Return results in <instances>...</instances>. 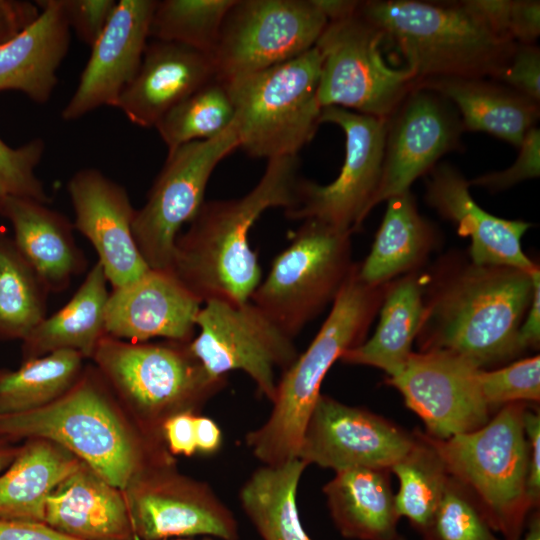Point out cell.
Masks as SVG:
<instances>
[{
	"label": "cell",
	"mask_w": 540,
	"mask_h": 540,
	"mask_svg": "<svg viewBox=\"0 0 540 540\" xmlns=\"http://www.w3.org/2000/svg\"><path fill=\"white\" fill-rule=\"evenodd\" d=\"M538 269L479 265L456 254L440 260L424 275L421 351L450 352L485 370L521 354L518 331Z\"/></svg>",
	"instance_id": "obj_1"
},
{
	"label": "cell",
	"mask_w": 540,
	"mask_h": 540,
	"mask_svg": "<svg viewBox=\"0 0 540 540\" xmlns=\"http://www.w3.org/2000/svg\"><path fill=\"white\" fill-rule=\"evenodd\" d=\"M299 160H268L259 182L244 196L205 201L177 236L170 270L203 303L248 302L260 284L261 268L249 243V232L270 208L286 210L297 203Z\"/></svg>",
	"instance_id": "obj_2"
},
{
	"label": "cell",
	"mask_w": 540,
	"mask_h": 540,
	"mask_svg": "<svg viewBox=\"0 0 540 540\" xmlns=\"http://www.w3.org/2000/svg\"><path fill=\"white\" fill-rule=\"evenodd\" d=\"M358 12L382 33L416 81L433 77L496 80L517 43L496 35L463 1H360Z\"/></svg>",
	"instance_id": "obj_3"
},
{
	"label": "cell",
	"mask_w": 540,
	"mask_h": 540,
	"mask_svg": "<svg viewBox=\"0 0 540 540\" xmlns=\"http://www.w3.org/2000/svg\"><path fill=\"white\" fill-rule=\"evenodd\" d=\"M355 265L331 310L307 347L282 374L267 420L245 442L264 465L298 458L308 419L319 399L324 377L349 349L360 345L381 307L389 283L365 284Z\"/></svg>",
	"instance_id": "obj_4"
},
{
	"label": "cell",
	"mask_w": 540,
	"mask_h": 540,
	"mask_svg": "<svg viewBox=\"0 0 540 540\" xmlns=\"http://www.w3.org/2000/svg\"><path fill=\"white\" fill-rule=\"evenodd\" d=\"M100 373V372H99ZM91 370L55 401L0 414V439H43L71 452L112 486L124 490L144 470V451L125 428Z\"/></svg>",
	"instance_id": "obj_5"
},
{
	"label": "cell",
	"mask_w": 540,
	"mask_h": 540,
	"mask_svg": "<svg viewBox=\"0 0 540 540\" xmlns=\"http://www.w3.org/2000/svg\"><path fill=\"white\" fill-rule=\"evenodd\" d=\"M525 403L501 407L482 427L447 439L426 435L448 474L472 495L493 531L518 540L532 510L527 494Z\"/></svg>",
	"instance_id": "obj_6"
},
{
	"label": "cell",
	"mask_w": 540,
	"mask_h": 540,
	"mask_svg": "<svg viewBox=\"0 0 540 540\" xmlns=\"http://www.w3.org/2000/svg\"><path fill=\"white\" fill-rule=\"evenodd\" d=\"M321 63L314 46L286 62L223 83L234 108L239 148L268 160L297 156L320 125Z\"/></svg>",
	"instance_id": "obj_7"
},
{
	"label": "cell",
	"mask_w": 540,
	"mask_h": 540,
	"mask_svg": "<svg viewBox=\"0 0 540 540\" xmlns=\"http://www.w3.org/2000/svg\"><path fill=\"white\" fill-rule=\"evenodd\" d=\"M189 343L131 342L104 336L92 358L107 384L161 433L170 416L200 408L226 384L210 375L191 353Z\"/></svg>",
	"instance_id": "obj_8"
},
{
	"label": "cell",
	"mask_w": 540,
	"mask_h": 540,
	"mask_svg": "<svg viewBox=\"0 0 540 540\" xmlns=\"http://www.w3.org/2000/svg\"><path fill=\"white\" fill-rule=\"evenodd\" d=\"M351 235L315 219L303 220L250 301L294 339L333 303L352 273Z\"/></svg>",
	"instance_id": "obj_9"
},
{
	"label": "cell",
	"mask_w": 540,
	"mask_h": 540,
	"mask_svg": "<svg viewBox=\"0 0 540 540\" xmlns=\"http://www.w3.org/2000/svg\"><path fill=\"white\" fill-rule=\"evenodd\" d=\"M315 47L322 60L317 90L322 108L387 120L415 86L412 71L388 64L382 33L358 10L328 21Z\"/></svg>",
	"instance_id": "obj_10"
},
{
	"label": "cell",
	"mask_w": 540,
	"mask_h": 540,
	"mask_svg": "<svg viewBox=\"0 0 540 540\" xmlns=\"http://www.w3.org/2000/svg\"><path fill=\"white\" fill-rule=\"evenodd\" d=\"M327 23L313 0H236L210 54L215 80L225 83L305 53Z\"/></svg>",
	"instance_id": "obj_11"
},
{
	"label": "cell",
	"mask_w": 540,
	"mask_h": 540,
	"mask_svg": "<svg viewBox=\"0 0 540 540\" xmlns=\"http://www.w3.org/2000/svg\"><path fill=\"white\" fill-rule=\"evenodd\" d=\"M239 148L233 123L218 136L168 151L146 202L136 209L132 232L151 269L170 270L174 243L202 207L206 186L217 165Z\"/></svg>",
	"instance_id": "obj_12"
},
{
	"label": "cell",
	"mask_w": 540,
	"mask_h": 540,
	"mask_svg": "<svg viewBox=\"0 0 540 540\" xmlns=\"http://www.w3.org/2000/svg\"><path fill=\"white\" fill-rule=\"evenodd\" d=\"M203 304L196 317L199 333L188 344L191 353L214 377H226L234 370L245 372L272 403L277 369L284 372L299 355L294 339L250 300Z\"/></svg>",
	"instance_id": "obj_13"
},
{
	"label": "cell",
	"mask_w": 540,
	"mask_h": 540,
	"mask_svg": "<svg viewBox=\"0 0 540 540\" xmlns=\"http://www.w3.org/2000/svg\"><path fill=\"white\" fill-rule=\"evenodd\" d=\"M339 126L345 134V158L336 179L321 185L300 179L297 203L286 210L295 220L315 219L353 234L374 208L384 158L387 120L340 107H324L321 123Z\"/></svg>",
	"instance_id": "obj_14"
},
{
	"label": "cell",
	"mask_w": 540,
	"mask_h": 540,
	"mask_svg": "<svg viewBox=\"0 0 540 540\" xmlns=\"http://www.w3.org/2000/svg\"><path fill=\"white\" fill-rule=\"evenodd\" d=\"M126 496L138 540L211 536L238 540V523L208 484L178 475L168 463L141 472Z\"/></svg>",
	"instance_id": "obj_15"
},
{
	"label": "cell",
	"mask_w": 540,
	"mask_h": 540,
	"mask_svg": "<svg viewBox=\"0 0 540 540\" xmlns=\"http://www.w3.org/2000/svg\"><path fill=\"white\" fill-rule=\"evenodd\" d=\"M479 368L446 351L413 352L402 370L386 382L424 422L427 435L447 439L485 425L491 409L484 401Z\"/></svg>",
	"instance_id": "obj_16"
},
{
	"label": "cell",
	"mask_w": 540,
	"mask_h": 540,
	"mask_svg": "<svg viewBox=\"0 0 540 540\" xmlns=\"http://www.w3.org/2000/svg\"><path fill=\"white\" fill-rule=\"evenodd\" d=\"M409 434L382 416L321 394L306 424L297 457L335 472L389 469L413 446Z\"/></svg>",
	"instance_id": "obj_17"
},
{
	"label": "cell",
	"mask_w": 540,
	"mask_h": 540,
	"mask_svg": "<svg viewBox=\"0 0 540 540\" xmlns=\"http://www.w3.org/2000/svg\"><path fill=\"white\" fill-rule=\"evenodd\" d=\"M456 108L440 94L414 87L387 119L384 158L374 207L410 190L440 158L462 149Z\"/></svg>",
	"instance_id": "obj_18"
},
{
	"label": "cell",
	"mask_w": 540,
	"mask_h": 540,
	"mask_svg": "<svg viewBox=\"0 0 540 540\" xmlns=\"http://www.w3.org/2000/svg\"><path fill=\"white\" fill-rule=\"evenodd\" d=\"M73 226L93 246L111 289L142 276L150 267L135 242L133 208L126 189L96 168L75 172L67 183Z\"/></svg>",
	"instance_id": "obj_19"
},
{
	"label": "cell",
	"mask_w": 540,
	"mask_h": 540,
	"mask_svg": "<svg viewBox=\"0 0 540 540\" xmlns=\"http://www.w3.org/2000/svg\"><path fill=\"white\" fill-rule=\"evenodd\" d=\"M157 1L119 0L98 39L91 46L77 88L61 116L66 121L115 104L135 77L150 33Z\"/></svg>",
	"instance_id": "obj_20"
},
{
	"label": "cell",
	"mask_w": 540,
	"mask_h": 540,
	"mask_svg": "<svg viewBox=\"0 0 540 540\" xmlns=\"http://www.w3.org/2000/svg\"><path fill=\"white\" fill-rule=\"evenodd\" d=\"M203 302L171 270L149 269L109 292L105 329L109 336L146 342L153 338L189 343Z\"/></svg>",
	"instance_id": "obj_21"
},
{
	"label": "cell",
	"mask_w": 540,
	"mask_h": 540,
	"mask_svg": "<svg viewBox=\"0 0 540 540\" xmlns=\"http://www.w3.org/2000/svg\"><path fill=\"white\" fill-rule=\"evenodd\" d=\"M470 185L453 165L436 164L425 179V200L470 239L469 259L479 265H501L532 272L539 268L523 251L522 237L532 226L523 220L499 218L482 209Z\"/></svg>",
	"instance_id": "obj_22"
},
{
	"label": "cell",
	"mask_w": 540,
	"mask_h": 540,
	"mask_svg": "<svg viewBox=\"0 0 540 540\" xmlns=\"http://www.w3.org/2000/svg\"><path fill=\"white\" fill-rule=\"evenodd\" d=\"M215 80L211 55L168 41L148 43L115 108L140 127H155L173 107Z\"/></svg>",
	"instance_id": "obj_23"
},
{
	"label": "cell",
	"mask_w": 540,
	"mask_h": 540,
	"mask_svg": "<svg viewBox=\"0 0 540 540\" xmlns=\"http://www.w3.org/2000/svg\"><path fill=\"white\" fill-rule=\"evenodd\" d=\"M0 215L13 229V240L40 276L49 293H61L74 276L87 269V258L65 215L43 202L17 196L0 197Z\"/></svg>",
	"instance_id": "obj_24"
},
{
	"label": "cell",
	"mask_w": 540,
	"mask_h": 540,
	"mask_svg": "<svg viewBox=\"0 0 540 540\" xmlns=\"http://www.w3.org/2000/svg\"><path fill=\"white\" fill-rule=\"evenodd\" d=\"M38 16L10 39L0 43V91L18 90L32 101H49L58 82L71 29L61 0L37 1Z\"/></svg>",
	"instance_id": "obj_25"
},
{
	"label": "cell",
	"mask_w": 540,
	"mask_h": 540,
	"mask_svg": "<svg viewBox=\"0 0 540 540\" xmlns=\"http://www.w3.org/2000/svg\"><path fill=\"white\" fill-rule=\"evenodd\" d=\"M121 491L81 462L48 496L44 523L78 540H138Z\"/></svg>",
	"instance_id": "obj_26"
},
{
	"label": "cell",
	"mask_w": 540,
	"mask_h": 540,
	"mask_svg": "<svg viewBox=\"0 0 540 540\" xmlns=\"http://www.w3.org/2000/svg\"><path fill=\"white\" fill-rule=\"evenodd\" d=\"M414 87L447 99L464 131L484 132L517 148L540 116L539 103L489 78L433 77L416 81Z\"/></svg>",
	"instance_id": "obj_27"
},
{
	"label": "cell",
	"mask_w": 540,
	"mask_h": 540,
	"mask_svg": "<svg viewBox=\"0 0 540 540\" xmlns=\"http://www.w3.org/2000/svg\"><path fill=\"white\" fill-rule=\"evenodd\" d=\"M389 469L358 467L335 472L323 487L340 534L356 540H391L400 519Z\"/></svg>",
	"instance_id": "obj_28"
},
{
	"label": "cell",
	"mask_w": 540,
	"mask_h": 540,
	"mask_svg": "<svg viewBox=\"0 0 540 540\" xmlns=\"http://www.w3.org/2000/svg\"><path fill=\"white\" fill-rule=\"evenodd\" d=\"M386 202L370 253L357 266L359 278L370 286L417 271L439 242L436 227L419 212L410 190Z\"/></svg>",
	"instance_id": "obj_29"
},
{
	"label": "cell",
	"mask_w": 540,
	"mask_h": 540,
	"mask_svg": "<svg viewBox=\"0 0 540 540\" xmlns=\"http://www.w3.org/2000/svg\"><path fill=\"white\" fill-rule=\"evenodd\" d=\"M424 284L425 277L418 271L389 282L376 331L367 341L347 350L340 360L381 369L388 377L398 374L413 353L412 344L420 329Z\"/></svg>",
	"instance_id": "obj_30"
},
{
	"label": "cell",
	"mask_w": 540,
	"mask_h": 540,
	"mask_svg": "<svg viewBox=\"0 0 540 540\" xmlns=\"http://www.w3.org/2000/svg\"><path fill=\"white\" fill-rule=\"evenodd\" d=\"M108 281L96 262L85 279L58 311L46 316L23 340V359L40 357L58 350H72L92 358L100 340L107 335L105 309Z\"/></svg>",
	"instance_id": "obj_31"
},
{
	"label": "cell",
	"mask_w": 540,
	"mask_h": 540,
	"mask_svg": "<svg viewBox=\"0 0 540 540\" xmlns=\"http://www.w3.org/2000/svg\"><path fill=\"white\" fill-rule=\"evenodd\" d=\"M82 461L43 439H28L0 473V519L44 522L50 493Z\"/></svg>",
	"instance_id": "obj_32"
},
{
	"label": "cell",
	"mask_w": 540,
	"mask_h": 540,
	"mask_svg": "<svg viewBox=\"0 0 540 540\" xmlns=\"http://www.w3.org/2000/svg\"><path fill=\"white\" fill-rule=\"evenodd\" d=\"M306 467L299 458L263 464L242 486L241 506L263 540H312L297 507L298 485Z\"/></svg>",
	"instance_id": "obj_33"
},
{
	"label": "cell",
	"mask_w": 540,
	"mask_h": 540,
	"mask_svg": "<svg viewBox=\"0 0 540 540\" xmlns=\"http://www.w3.org/2000/svg\"><path fill=\"white\" fill-rule=\"evenodd\" d=\"M84 357L58 350L24 360L16 370L0 369V414L43 407L69 391L83 373Z\"/></svg>",
	"instance_id": "obj_34"
},
{
	"label": "cell",
	"mask_w": 540,
	"mask_h": 540,
	"mask_svg": "<svg viewBox=\"0 0 540 540\" xmlns=\"http://www.w3.org/2000/svg\"><path fill=\"white\" fill-rule=\"evenodd\" d=\"M49 291L0 228V340L22 341L47 315Z\"/></svg>",
	"instance_id": "obj_35"
},
{
	"label": "cell",
	"mask_w": 540,
	"mask_h": 540,
	"mask_svg": "<svg viewBox=\"0 0 540 540\" xmlns=\"http://www.w3.org/2000/svg\"><path fill=\"white\" fill-rule=\"evenodd\" d=\"M410 450L391 468L398 481L395 506L420 533L428 526L449 479L447 469L426 435L415 433Z\"/></svg>",
	"instance_id": "obj_36"
},
{
	"label": "cell",
	"mask_w": 540,
	"mask_h": 540,
	"mask_svg": "<svg viewBox=\"0 0 540 540\" xmlns=\"http://www.w3.org/2000/svg\"><path fill=\"white\" fill-rule=\"evenodd\" d=\"M234 119V108L222 82L213 80L168 111L156 124L168 151L189 142L211 139Z\"/></svg>",
	"instance_id": "obj_37"
},
{
	"label": "cell",
	"mask_w": 540,
	"mask_h": 540,
	"mask_svg": "<svg viewBox=\"0 0 540 540\" xmlns=\"http://www.w3.org/2000/svg\"><path fill=\"white\" fill-rule=\"evenodd\" d=\"M236 0L157 1L149 37L211 54L223 22Z\"/></svg>",
	"instance_id": "obj_38"
},
{
	"label": "cell",
	"mask_w": 540,
	"mask_h": 540,
	"mask_svg": "<svg viewBox=\"0 0 540 540\" xmlns=\"http://www.w3.org/2000/svg\"><path fill=\"white\" fill-rule=\"evenodd\" d=\"M421 534L423 540H500L472 495L450 475L440 503Z\"/></svg>",
	"instance_id": "obj_39"
},
{
	"label": "cell",
	"mask_w": 540,
	"mask_h": 540,
	"mask_svg": "<svg viewBox=\"0 0 540 540\" xmlns=\"http://www.w3.org/2000/svg\"><path fill=\"white\" fill-rule=\"evenodd\" d=\"M477 380L490 409L516 402H538L540 357L525 358L493 370L479 369Z\"/></svg>",
	"instance_id": "obj_40"
},
{
	"label": "cell",
	"mask_w": 540,
	"mask_h": 540,
	"mask_svg": "<svg viewBox=\"0 0 540 540\" xmlns=\"http://www.w3.org/2000/svg\"><path fill=\"white\" fill-rule=\"evenodd\" d=\"M45 151V142L35 138L11 148L0 139V197L17 196L49 204L51 199L35 169Z\"/></svg>",
	"instance_id": "obj_41"
},
{
	"label": "cell",
	"mask_w": 540,
	"mask_h": 540,
	"mask_svg": "<svg viewBox=\"0 0 540 540\" xmlns=\"http://www.w3.org/2000/svg\"><path fill=\"white\" fill-rule=\"evenodd\" d=\"M515 162L505 170L490 172L468 180L470 186H478L492 193L507 190L525 180L540 175V130L531 128L518 147Z\"/></svg>",
	"instance_id": "obj_42"
},
{
	"label": "cell",
	"mask_w": 540,
	"mask_h": 540,
	"mask_svg": "<svg viewBox=\"0 0 540 540\" xmlns=\"http://www.w3.org/2000/svg\"><path fill=\"white\" fill-rule=\"evenodd\" d=\"M498 81L529 99L540 102V50L535 44H516Z\"/></svg>",
	"instance_id": "obj_43"
},
{
	"label": "cell",
	"mask_w": 540,
	"mask_h": 540,
	"mask_svg": "<svg viewBox=\"0 0 540 540\" xmlns=\"http://www.w3.org/2000/svg\"><path fill=\"white\" fill-rule=\"evenodd\" d=\"M71 30L90 47L98 39L117 4L115 0H61Z\"/></svg>",
	"instance_id": "obj_44"
},
{
	"label": "cell",
	"mask_w": 540,
	"mask_h": 540,
	"mask_svg": "<svg viewBox=\"0 0 540 540\" xmlns=\"http://www.w3.org/2000/svg\"><path fill=\"white\" fill-rule=\"evenodd\" d=\"M523 427L528 445L526 494L532 509L540 501V415L525 408Z\"/></svg>",
	"instance_id": "obj_45"
},
{
	"label": "cell",
	"mask_w": 540,
	"mask_h": 540,
	"mask_svg": "<svg viewBox=\"0 0 540 540\" xmlns=\"http://www.w3.org/2000/svg\"><path fill=\"white\" fill-rule=\"evenodd\" d=\"M509 38L517 44H535L540 35V2L512 0Z\"/></svg>",
	"instance_id": "obj_46"
},
{
	"label": "cell",
	"mask_w": 540,
	"mask_h": 540,
	"mask_svg": "<svg viewBox=\"0 0 540 540\" xmlns=\"http://www.w3.org/2000/svg\"><path fill=\"white\" fill-rule=\"evenodd\" d=\"M196 413L185 411L167 418L161 427V435L170 452L192 456L197 451L195 438Z\"/></svg>",
	"instance_id": "obj_47"
},
{
	"label": "cell",
	"mask_w": 540,
	"mask_h": 540,
	"mask_svg": "<svg viewBox=\"0 0 540 540\" xmlns=\"http://www.w3.org/2000/svg\"><path fill=\"white\" fill-rule=\"evenodd\" d=\"M39 13L37 4L0 0V43L17 34Z\"/></svg>",
	"instance_id": "obj_48"
},
{
	"label": "cell",
	"mask_w": 540,
	"mask_h": 540,
	"mask_svg": "<svg viewBox=\"0 0 540 540\" xmlns=\"http://www.w3.org/2000/svg\"><path fill=\"white\" fill-rule=\"evenodd\" d=\"M0 540H78L44 522L0 519Z\"/></svg>",
	"instance_id": "obj_49"
},
{
	"label": "cell",
	"mask_w": 540,
	"mask_h": 540,
	"mask_svg": "<svg viewBox=\"0 0 540 540\" xmlns=\"http://www.w3.org/2000/svg\"><path fill=\"white\" fill-rule=\"evenodd\" d=\"M534 286L529 309L518 331V344L523 352L538 348L540 343V270L533 274Z\"/></svg>",
	"instance_id": "obj_50"
},
{
	"label": "cell",
	"mask_w": 540,
	"mask_h": 540,
	"mask_svg": "<svg viewBox=\"0 0 540 540\" xmlns=\"http://www.w3.org/2000/svg\"><path fill=\"white\" fill-rule=\"evenodd\" d=\"M194 425L197 451L212 454L220 449L223 441L222 431L214 420L196 415Z\"/></svg>",
	"instance_id": "obj_51"
},
{
	"label": "cell",
	"mask_w": 540,
	"mask_h": 540,
	"mask_svg": "<svg viewBox=\"0 0 540 540\" xmlns=\"http://www.w3.org/2000/svg\"><path fill=\"white\" fill-rule=\"evenodd\" d=\"M328 21L343 19L355 14L360 1L355 0H313Z\"/></svg>",
	"instance_id": "obj_52"
},
{
	"label": "cell",
	"mask_w": 540,
	"mask_h": 540,
	"mask_svg": "<svg viewBox=\"0 0 540 540\" xmlns=\"http://www.w3.org/2000/svg\"><path fill=\"white\" fill-rule=\"evenodd\" d=\"M19 449L20 446H15L14 442L0 439V473L12 463Z\"/></svg>",
	"instance_id": "obj_53"
},
{
	"label": "cell",
	"mask_w": 540,
	"mask_h": 540,
	"mask_svg": "<svg viewBox=\"0 0 540 540\" xmlns=\"http://www.w3.org/2000/svg\"><path fill=\"white\" fill-rule=\"evenodd\" d=\"M528 530L523 538L518 540H540V516L539 512H533L527 520Z\"/></svg>",
	"instance_id": "obj_54"
},
{
	"label": "cell",
	"mask_w": 540,
	"mask_h": 540,
	"mask_svg": "<svg viewBox=\"0 0 540 540\" xmlns=\"http://www.w3.org/2000/svg\"><path fill=\"white\" fill-rule=\"evenodd\" d=\"M391 540H406L404 537L400 536L399 534H397L393 539Z\"/></svg>",
	"instance_id": "obj_55"
},
{
	"label": "cell",
	"mask_w": 540,
	"mask_h": 540,
	"mask_svg": "<svg viewBox=\"0 0 540 540\" xmlns=\"http://www.w3.org/2000/svg\"><path fill=\"white\" fill-rule=\"evenodd\" d=\"M173 540H190V539H173ZM202 540H212V539L206 538V539H202Z\"/></svg>",
	"instance_id": "obj_56"
}]
</instances>
